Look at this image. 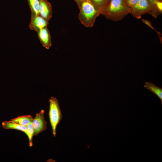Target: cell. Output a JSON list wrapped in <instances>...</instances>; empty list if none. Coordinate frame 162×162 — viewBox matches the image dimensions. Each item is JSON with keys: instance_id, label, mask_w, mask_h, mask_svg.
Wrapping results in <instances>:
<instances>
[{"instance_id": "cell-1", "label": "cell", "mask_w": 162, "mask_h": 162, "mask_svg": "<svg viewBox=\"0 0 162 162\" xmlns=\"http://www.w3.org/2000/svg\"><path fill=\"white\" fill-rule=\"evenodd\" d=\"M130 13V8L123 0H110L103 15L108 19L116 21Z\"/></svg>"}, {"instance_id": "cell-2", "label": "cell", "mask_w": 162, "mask_h": 162, "mask_svg": "<svg viewBox=\"0 0 162 162\" xmlns=\"http://www.w3.org/2000/svg\"><path fill=\"white\" fill-rule=\"evenodd\" d=\"M79 5L78 18L81 23L86 27H92L100 12L89 0H83Z\"/></svg>"}, {"instance_id": "cell-3", "label": "cell", "mask_w": 162, "mask_h": 162, "mask_svg": "<svg viewBox=\"0 0 162 162\" xmlns=\"http://www.w3.org/2000/svg\"><path fill=\"white\" fill-rule=\"evenodd\" d=\"M49 102V118L52 128V133L54 136L55 137L57 126L61 120L62 115L58 100L55 97H51Z\"/></svg>"}, {"instance_id": "cell-4", "label": "cell", "mask_w": 162, "mask_h": 162, "mask_svg": "<svg viewBox=\"0 0 162 162\" xmlns=\"http://www.w3.org/2000/svg\"><path fill=\"white\" fill-rule=\"evenodd\" d=\"M44 110H41L39 112L36 114L34 118H33L32 124L34 130V136H37L47 129V123L44 117Z\"/></svg>"}, {"instance_id": "cell-5", "label": "cell", "mask_w": 162, "mask_h": 162, "mask_svg": "<svg viewBox=\"0 0 162 162\" xmlns=\"http://www.w3.org/2000/svg\"><path fill=\"white\" fill-rule=\"evenodd\" d=\"M152 8V5L147 0H140L131 9V14L134 17L140 19L142 15L149 12Z\"/></svg>"}, {"instance_id": "cell-6", "label": "cell", "mask_w": 162, "mask_h": 162, "mask_svg": "<svg viewBox=\"0 0 162 162\" xmlns=\"http://www.w3.org/2000/svg\"><path fill=\"white\" fill-rule=\"evenodd\" d=\"M48 23V21L39 15L31 13V20L29 26V27L31 30L37 32L40 29L46 27Z\"/></svg>"}, {"instance_id": "cell-7", "label": "cell", "mask_w": 162, "mask_h": 162, "mask_svg": "<svg viewBox=\"0 0 162 162\" xmlns=\"http://www.w3.org/2000/svg\"><path fill=\"white\" fill-rule=\"evenodd\" d=\"M39 14L47 21L51 18L52 12L50 4L46 0H39Z\"/></svg>"}, {"instance_id": "cell-8", "label": "cell", "mask_w": 162, "mask_h": 162, "mask_svg": "<svg viewBox=\"0 0 162 162\" xmlns=\"http://www.w3.org/2000/svg\"><path fill=\"white\" fill-rule=\"evenodd\" d=\"M37 32L42 45L46 49H49L52 46V43L50 33L47 27L40 29Z\"/></svg>"}, {"instance_id": "cell-9", "label": "cell", "mask_w": 162, "mask_h": 162, "mask_svg": "<svg viewBox=\"0 0 162 162\" xmlns=\"http://www.w3.org/2000/svg\"><path fill=\"white\" fill-rule=\"evenodd\" d=\"M2 124L4 129H13L22 131L25 134L26 133V126L19 125L11 120L4 121L2 122Z\"/></svg>"}, {"instance_id": "cell-10", "label": "cell", "mask_w": 162, "mask_h": 162, "mask_svg": "<svg viewBox=\"0 0 162 162\" xmlns=\"http://www.w3.org/2000/svg\"><path fill=\"white\" fill-rule=\"evenodd\" d=\"M144 87L156 95L160 99L162 104V88L156 86L153 83L145 82Z\"/></svg>"}, {"instance_id": "cell-11", "label": "cell", "mask_w": 162, "mask_h": 162, "mask_svg": "<svg viewBox=\"0 0 162 162\" xmlns=\"http://www.w3.org/2000/svg\"><path fill=\"white\" fill-rule=\"evenodd\" d=\"M33 119L32 116L28 115L21 116L10 120L21 125L26 126L32 122Z\"/></svg>"}, {"instance_id": "cell-12", "label": "cell", "mask_w": 162, "mask_h": 162, "mask_svg": "<svg viewBox=\"0 0 162 162\" xmlns=\"http://www.w3.org/2000/svg\"><path fill=\"white\" fill-rule=\"evenodd\" d=\"M110 0H89L95 7L103 15Z\"/></svg>"}, {"instance_id": "cell-13", "label": "cell", "mask_w": 162, "mask_h": 162, "mask_svg": "<svg viewBox=\"0 0 162 162\" xmlns=\"http://www.w3.org/2000/svg\"><path fill=\"white\" fill-rule=\"evenodd\" d=\"M28 2L31 10V13L39 15V0H28Z\"/></svg>"}, {"instance_id": "cell-14", "label": "cell", "mask_w": 162, "mask_h": 162, "mask_svg": "<svg viewBox=\"0 0 162 162\" xmlns=\"http://www.w3.org/2000/svg\"><path fill=\"white\" fill-rule=\"evenodd\" d=\"M27 129L26 133L28 137V139L29 146L30 147L33 146V137L34 133V130L32 122L26 126Z\"/></svg>"}, {"instance_id": "cell-15", "label": "cell", "mask_w": 162, "mask_h": 162, "mask_svg": "<svg viewBox=\"0 0 162 162\" xmlns=\"http://www.w3.org/2000/svg\"><path fill=\"white\" fill-rule=\"evenodd\" d=\"M126 4L131 9L139 2L140 0H123Z\"/></svg>"}, {"instance_id": "cell-16", "label": "cell", "mask_w": 162, "mask_h": 162, "mask_svg": "<svg viewBox=\"0 0 162 162\" xmlns=\"http://www.w3.org/2000/svg\"><path fill=\"white\" fill-rule=\"evenodd\" d=\"M152 4H154L156 6V8H158L159 11H162V2L159 1L155 2Z\"/></svg>"}, {"instance_id": "cell-17", "label": "cell", "mask_w": 162, "mask_h": 162, "mask_svg": "<svg viewBox=\"0 0 162 162\" xmlns=\"http://www.w3.org/2000/svg\"><path fill=\"white\" fill-rule=\"evenodd\" d=\"M142 21L143 22L147 24L148 26H149L150 27H151L152 29H154L155 30V29L153 28V27L152 26L150 22L148 21L147 20H146L144 19L142 20Z\"/></svg>"}, {"instance_id": "cell-18", "label": "cell", "mask_w": 162, "mask_h": 162, "mask_svg": "<svg viewBox=\"0 0 162 162\" xmlns=\"http://www.w3.org/2000/svg\"><path fill=\"white\" fill-rule=\"evenodd\" d=\"M149 3L151 4H153L154 2H155L158 1V0H147Z\"/></svg>"}, {"instance_id": "cell-19", "label": "cell", "mask_w": 162, "mask_h": 162, "mask_svg": "<svg viewBox=\"0 0 162 162\" xmlns=\"http://www.w3.org/2000/svg\"><path fill=\"white\" fill-rule=\"evenodd\" d=\"M78 3L79 5L80 4V2L83 0H75Z\"/></svg>"}]
</instances>
